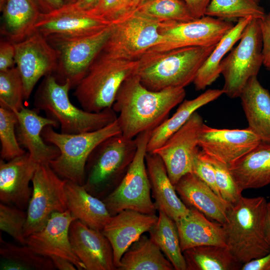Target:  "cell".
I'll return each mask as SVG.
<instances>
[{"label":"cell","instance_id":"obj_35","mask_svg":"<svg viewBox=\"0 0 270 270\" xmlns=\"http://www.w3.org/2000/svg\"><path fill=\"white\" fill-rule=\"evenodd\" d=\"M1 270H54L49 257L34 252L27 245L18 246L0 238Z\"/></svg>","mask_w":270,"mask_h":270},{"label":"cell","instance_id":"obj_40","mask_svg":"<svg viewBox=\"0 0 270 270\" xmlns=\"http://www.w3.org/2000/svg\"><path fill=\"white\" fill-rule=\"evenodd\" d=\"M202 152L204 158L214 168L216 183L220 196L230 204L236 202L242 196V191L234 180L229 166L206 154L202 150Z\"/></svg>","mask_w":270,"mask_h":270},{"label":"cell","instance_id":"obj_4","mask_svg":"<svg viewBox=\"0 0 270 270\" xmlns=\"http://www.w3.org/2000/svg\"><path fill=\"white\" fill-rule=\"evenodd\" d=\"M70 84L59 83L52 74L43 78L36 92L34 106L44 112L48 118L56 121L60 132L76 134L99 130L117 119L112 108L100 112H90L72 104L68 97Z\"/></svg>","mask_w":270,"mask_h":270},{"label":"cell","instance_id":"obj_52","mask_svg":"<svg viewBox=\"0 0 270 270\" xmlns=\"http://www.w3.org/2000/svg\"><path fill=\"white\" fill-rule=\"evenodd\" d=\"M146 0H132L130 6L129 14L134 12L140 5Z\"/></svg>","mask_w":270,"mask_h":270},{"label":"cell","instance_id":"obj_16","mask_svg":"<svg viewBox=\"0 0 270 270\" xmlns=\"http://www.w3.org/2000/svg\"><path fill=\"white\" fill-rule=\"evenodd\" d=\"M262 142L248 127L220 129L204 124L198 146L206 154L230 166L256 147Z\"/></svg>","mask_w":270,"mask_h":270},{"label":"cell","instance_id":"obj_44","mask_svg":"<svg viewBox=\"0 0 270 270\" xmlns=\"http://www.w3.org/2000/svg\"><path fill=\"white\" fill-rule=\"evenodd\" d=\"M14 44L8 40L0 42V71H4L16 66Z\"/></svg>","mask_w":270,"mask_h":270},{"label":"cell","instance_id":"obj_47","mask_svg":"<svg viewBox=\"0 0 270 270\" xmlns=\"http://www.w3.org/2000/svg\"><path fill=\"white\" fill-rule=\"evenodd\" d=\"M242 270H270V252L261 258L242 264Z\"/></svg>","mask_w":270,"mask_h":270},{"label":"cell","instance_id":"obj_34","mask_svg":"<svg viewBox=\"0 0 270 270\" xmlns=\"http://www.w3.org/2000/svg\"><path fill=\"white\" fill-rule=\"evenodd\" d=\"M158 212L157 222L148 231L150 237L166 256L174 270H187L176 222L162 211Z\"/></svg>","mask_w":270,"mask_h":270},{"label":"cell","instance_id":"obj_29","mask_svg":"<svg viewBox=\"0 0 270 270\" xmlns=\"http://www.w3.org/2000/svg\"><path fill=\"white\" fill-rule=\"evenodd\" d=\"M229 168L242 191L270 184V144L261 142Z\"/></svg>","mask_w":270,"mask_h":270},{"label":"cell","instance_id":"obj_43","mask_svg":"<svg viewBox=\"0 0 270 270\" xmlns=\"http://www.w3.org/2000/svg\"><path fill=\"white\" fill-rule=\"evenodd\" d=\"M192 172L197 176L220 196L216 183L214 168L204 158L202 150L200 149L194 158Z\"/></svg>","mask_w":270,"mask_h":270},{"label":"cell","instance_id":"obj_49","mask_svg":"<svg viewBox=\"0 0 270 270\" xmlns=\"http://www.w3.org/2000/svg\"><path fill=\"white\" fill-rule=\"evenodd\" d=\"M56 269L59 270H76V266L70 260L63 258L52 256L50 257Z\"/></svg>","mask_w":270,"mask_h":270},{"label":"cell","instance_id":"obj_54","mask_svg":"<svg viewBox=\"0 0 270 270\" xmlns=\"http://www.w3.org/2000/svg\"><path fill=\"white\" fill-rule=\"evenodd\" d=\"M267 68V70H270V66H269L268 68Z\"/></svg>","mask_w":270,"mask_h":270},{"label":"cell","instance_id":"obj_1","mask_svg":"<svg viewBox=\"0 0 270 270\" xmlns=\"http://www.w3.org/2000/svg\"><path fill=\"white\" fill-rule=\"evenodd\" d=\"M186 96L184 88L150 90L134 74L126 80L117 93L112 108L119 114L117 120L122 134L134 138L146 130H153L168 118L170 110Z\"/></svg>","mask_w":270,"mask_h":270},{"label":"cell","instance_id":"obj_51","mask_svg":"<svg viewBox=\"0 0 270 270\" xmlns=\"http://www.w3.org/2000/svg\"><path fill=\"white\" fill-rule=\"evenodd\" d=\"M100 0H76V2L81 8L87 10H92L98 4Z\"/></svg>","mask_w":270,"mask_h":270},{"label":"cell","instance_id":"obj_7","mask_svg":"<svg viewBox=\"0 0 270 270\" xmlns=\"http://www.w3.org/2000/svg\"><path fill=\"white\" fill-rule=\"evenodd\" d=\"M122 134L117 119L99 130L76 134L58 132L50 126L42 132L47 143L55 146L60 155L49 164L62 178L84 185L85 167L90 154L102 141L113 136Z\"/></svg>","mask_w":270,"mask_h":270},{"label":"cell","instance_id":"obj_12","mask_svg":"<svg viewBox=\"0 0 270 270\" xmlns=\"http://www.w3.org/2000/svg\"><path fill=\"white\" fill-rule=\"evenodd\" d=\"M67 180L60 178L48 164L38 165L32 180V192L24 230L26 238L43 228L52 214L68 210L65 192Z\"/></svg>","mask_w":270,"mask_h":270},{"label":"cell","instance_id":"obj_37","mask_svg":"<svg viewBox=\"0 0 270 270\" xmlns=\"http://www.w3.org/2000/svg\"><path fill=\"white\" fill-rule=\"evenodd\" d=\"M135 11L160 22L195 18L183 0H148Z\"/></svg>","mask_w":270,"mask_h":270},{"label":"cell","instance_id":"obj_25","mask_svg":"<svg viewBox=\"0 0 270 270\" xmlns=\"http://www.w3.org/2000/svg\"><path fill=\"white\" fill-rule=\"evenodd\" d=\"M198 210L190 208L188 214L176 222L182 251L206 245L226 246L223 226L208 220Z\"/></svg>","mask_w":270,"mask_h":270},{"label":"cell","instance_id":"obj_31","mask_svg":"<svg viewBox=\"0 0 270 270\" xmlns=\"http://www.w3.org/2000/svg\"><path fill=\"white\" fill-rule=\"evenodd\" d=\"M252 18H248L238 20L232 28L216 44L199 69L193 82L196 90L205 89L219 77L221 62L236 43L240 40L244 28Z\"/></svg>","mask_w":270,"mask_h":270},{"label":"cell","instance_id":"obj_39","mask_svg":"<svg viewBox=\"0 0 270 270\" xmlns=\"http://www.w3.org/2000/svg\"><path fill=\"white\" fill-rule=\"evenodd\" d=\"M23 82L16 66L0 71V106L13 111L24 108Z\"/></svg>","mask_w":270,"mask_h":270},{"label":"cell","instance_id":"obj_46","mask_svg":"<svg viewBox=\"0 0 270 270\" xmlns=\"http://www.w3.org/2000/svg\"><path fill=\"white\" fill-rule=\"evenodd\" d=\"M194 18L205 16L206 11L211 0H183Z\"/></svg>","mask_w":270,"mask_h":270},{"label":"cell","instance_id":"obj_9","mask_svg":"<svg viewBox=\"0 0 270 270\" xmlns=\"http://www.w3.org/2000/svg\"><path fill=\"white\" fill-rule=\"evenodd\" d=\"M152 131H144L136 137L137 150L132 161L117 186L102 200L112 216L125 210L156 214L157 208L150 197L151 186L146 164Z\"/></svg>","mask_w":270,"mask_h":270},{"label":"cell","instance_id":"obj_24","mask_svg":"<svg viewBox=\"0 0 270 270\" xmlns=\"http://www.w3.org/2000/svg\"><path fill=\"white\" fill-rule=\"evenodd\" d=\"M146 164L157 210L175 222L186 216L190 208L178 198L161 158L155 153L147 152Z\"/></svg>","mask_w":270,"mask_h":270},{"label":"cell","instance_id":"obj_36","mask_svg":"<svg viewBox=\"0 0 270 270\" xmlns=\"http://www.w3.org/2000/svg\"><path fill=\"white\" fill-rule=\"evenodd\" d=\"M266 14L260 0H211L205 13L230 22L248 18L262 19Z\"/></svg>","mask_w":270,"mask_h":270},{"label":"cell","instance_id":"obj_5","mask_svg":"<svg viewBox=\"0 0 270 270\" xmlns=\"http://www.w3.org/2000/svg\"><path fill=\"white\" fill-rule=\"evenodd\" d=\"M138 64V60L118 58L102 50L75 87L73 95L88 112L112 108L120 86L136 74Z\"/></svg>","mask_w":270,"mask_h":270},{"label":"cell","instance_id":"obj_20","mask_svg":"<svg viewBox=\"0 0 270 270\" xmlns=\"http://www.w3.org/2000/svg\"><path fill=\"white\" fill-rule=\"evenodd\" d=\"M72 250L86 270H114L112 245L102 231L92 228L78 220L70 226Z\"/></svg>","mask_w":270,"mask_h":270},{"label":"cell","instance_id":"obj_33","mask_svg":"<svg viewBox=\"0 0 270 270\" xmlns=\"http://www.w3.org/2000/svg\"><path fill=\"white\" fill-rule=\"evenodd\" d=\"M182 252L187 270H237L242 265L226 246H200Z\"/></svg>","mask_w":270,"mask_h":270},{"label":"cell","instance_id":"obj_11","mask_svg":"<svg viewBox=\"0 0 270 270\" xmlns=\"http://www.w3.org/2000/svg\"><path fill=\"white\" fill-rule=\"evenodd\" d=\"M161 22L134 11L113 22L102 51L128 60H138L161 40Z\"/></svg>","mask_w":270,"mask_h":270},{"label":"cell","instance_id":"obj_27","mask_svg":"<svg viewBox=\"0 0 270 270\" xmlns=\"http://www.w3.org/2000/svg\"><path fill=\"white\" fill-rule=\"evenodd\" d=\"M239 97L248 127L261 140L270 144V93L257 76L248 80Z\"/></svg>","mask_w":270,"mask_h":270},{"label":"cell","instance_id":"obj_42","mask_svg":"<svg viewBox=\"0 0 270 270\" xmlns=\"http://www.w3.org/2000/svg\"><path fill=\"white\" fill-rule=\"evenodd\" d=\"M131 1L132 0H100L96 6L88 12L112 24L129 14Z\"/></svg>","mask_w":270,"mask_h":270},{"label":"cell","instance_id":"obj_50","mask_svg":"<svg viewBox=\"0 0 270 270\" xmlns=\"http://www.w3.org/2000/svg\"><path fill=\"white\" fill-rule=\"evenodd\" d=\"M264 232L266 240L270 244V202H267L266 206Z\"/></svg>","mask_w":270,"mask_h":270},{"label":"cell","instance_id":"obj_26","mask_svg":"<svg viewBox=\"0 0 270 270\" xmlns=\"http://www.w3.org/2000/svg\"><path fill=\"white\" fill-rule=\"evenodd\" d=\"M0 34L14 43L20 42L35 31L42 13L34 0H0Z\"/></svg>","mask_w":270,"mask_h":270},{"label":"cell","instance_id":"obj_17","mask_svg":"<svg viewBox=\"0 0 270 270\" xmlns=\"http://www.w3.org/2000/svg\"><path fill=\"white\" fill-rule=\"evenodd\" d=\"M110 24L82 9L76 2L64 3L55 10L41 13L35 30L45 37L54 34L78 36L94 33Z\"/></svg>","mask_w":270,"mask_h":270},{"label":"cell","instance_id":"obj_19","mask_svg":"<svg viewBox=\"0 0 270 270\" xmlns=\"http://www.w3.org/2000/svg\"><path fill=\"white\" fill-rule=\"evenodd\" d=\"M38 166L28 152L8 161L0 159L1 202L27 210L32 192L30 183Z\"/></svg>","mask_w":270,"mask_h":270},{"label":"cell","instance_id":"obj_2","mask_svg":"<svg viewBox=\"0 0 270 270\" xmlns=\"http://www.w3.org/2000/svg\"><path fill=\"white\" fill-rule=\"evenodd\" d=\"M216 45L148 52L138 60L136 74L142 85L152 90L184 88L193 82L199 69Z\"/></svg>","mask_w":270,"mask_h":270},{"label":"cell","instance_id":"obj_38","mask_svg":"<svg viewBox=\"0 0 270 270\" xmlns=\"http://www.w3.org/2000/svg\"><path fill=\"white\" fill-rule=\"evenodd\" d=\"M18 118L16 112L0 106V159L8 161L26 153L19 144L16 126Z\"/></svg>","mask_w":270,"mask_h":270},{"label":"cell","instance_id":"obj_15","mask_svg":"<svg viewBox=\"0 0 270 270\" xmlns=\"http://www.w3.org/2000/svg\"><path fill=\"white\" fill-rule=\"evenodd\" d=\"M14 44L16 66L23 82L24 98L28 100L38 81L56 72L58 52L46 38L36 30Z\"/></svg>","mask_w":270,"mask_h":270},{"label":"cell","instance_id":"obj_8","mask_svg":"<svg viewBox=\"0 0 270 270\" xmlns=\"http://www.w3.org/2000/svg\"><path fill=\"white\" fill-rule=\"evenodd\" d=\"M112 24L88 34L46 37L58 54L57 68L52 75L60 84L68 82L74 88L102 52L112 32Z\"/></svg>","mask_w":270,"mask_h":270},{"label":"cell","instance_id":"obj_14","mask_svg":"<svg viewBox=\"0 0 270 270\" xmlns=\"http://www.w3.org/2000/svg\"><path fill=\"white\" fill-rule=\"evenodd\" d=\"M204 124L200 115L194 112L180 128L152 152L163 161L174 186L182 176L192 172L194 158L199 150L198 138Z\"/></svg>","mask_w":270,"mask_h":270},{"label":"cell","instance_id":"obj_41","mask_svg":"<svg viewBox=\"0 0 270 270\" xmlns=\"http://www.w3.org/2000/svg\"><path fill=\"white\" fill-rule=\"evenodd\" d=\"M27 220L26 212L2 202L0 204V230L14 240L26 245L24 227Z\"/></svg>","mask_w":270,"mask_h":270},{"label":"cell","instance_id":"obj_30","mask_svg":"<svg viewBox=\"0 0 270 270\" xmlns=\"http://www.w3.org/2000/svg\"><path fill=\"white\" fill-rule=\"evenodd\" d=\"M222 94V89H209L196 98L184 100L176 112L152 131L147 146V152L160 148L180 128L197 110L216 100Z\"/></svg>","mask_w":270,"mask_h":270},{"label":"cell","instance_id":"obj_21","mask_svg":"<svg viewBox=\"0 0 270 270\" xmlns=\"http://www.w3.org/2000/svg\"><path fill=\"white\" fill-rule=\"evenodd\" d=\"M158 220L155 214L132 210H123L112 216L102 232L112 245L116 270L126 251L144 233L148 232Z\"/></svg>","mask_w":270,"mask_h":270},{"label":"cell","instance_id":"obj_13","mask_svg":"<svg viewBox=\"0 0 270 270\" xmlns=\"http://www.w3.org/2000/svg\"><path fill=\"white\" fill-rule=\"evenodd\" d=\"M234 26L232 22L206 15L189 21L162 22L160 28V42L148 52L214 46Z\"/></svg>","mask_w":270,"mask_h":270},{"label":"cell","instance_id":"obj_32","mask_svg":"<svg viewBox=\"0 0 270 270\" xmlns=\"http://www.w3.org/2000/svg\"><path fill=\"white\" fill-rule=\"evenodd\" d=\"M174 268L150 238L142 235L122 256L118 270H172Z\"/></svg>","mask_w":270,"mask_h":270},{"label":"cell","instance_id":"obj_22","mask_svg":"<svg viewBox=\"0 0 270 270\" xmlns=\"http://www.w3.org/2000/svg\"><path fill=\"white\" fill-rule=\"evenodd\" d=\"M17 116L16 133L20 145L26 148L32 159L38 165L48 164L60 154L55 146L46 142L42 132L46 126L56 128L58 123L52 119L43 117L35 109L25 107L14 111Z\"/></svg>","mask_w":270,"mask_h":270},{"label":"cell","instance_id":"obj_6","mask_svg":"<svg viewBox=\"0 0 270 270\" xmlns=\"http://www.w3.org/2000/svg\"><path fill=\"white\" fill-rule=\"evenodd\" d=\"M137 150L136 138L122 134L100 142L90 154L85 167L84 186L92 195L102 200L120 182Z\"/></svg>","mask_w":270,"mask_h":270},{"label":"cell","instance_id":"obj_10","mask_svg":"<svg viewBox=\"0 0 270 270\" xmlns=\"http://www.w3.org/2000/svg\"><path fill=\"white\" fill-rule=\"evenodd\" d=\"M263 64L262 38L260 19L252 18L238 44L221 62L220 68L224 83V94L239 97L250 78L257 76Z\"/></svg>","mask_w":270,"mask_h":270},{"label":"cell","instance_id":"obj_18","mask_svg":"<svg viewBox=\"0 0 270 270\" xmlns=\"http://www.w3.org/2000/svg\"><path fill=\"white\" fill-rule=\"evenodd\" d=\"M76 220L68 210L52 214L43 228L26 238V245L38 254L49 258L58 256L71 262L78 270H86L70 242V228Z\"/></svg>","mask_w":270,"mask_h":270},{"label":"cell","instance_id":"obj_53","mask_svg":"<svg viewBox=\"0 0 270 270\" xmlns=\"http://www.w3.org/2000/svg\"><path fill=\"white\" fill-rule=\"evenodd\" d=\"M64 3H72L75 2L76 0H63Z\"/></svg>","mask_w":270,"mask_h":270},{"label":"cell","instance_id":"obj_23","mask_svg":"<svg viewBox=\"0 0 270 270\" xmlns=\"http://www.w3.org/2000/svg\"><path fill=\"white\" fill-rule=\"evenodd\" d=\"M177 194L188 208L224 224L231 204L218 196L206 184L192 172L188 173L174 185Z\"/></svg>","mask_w":270,"mask_h":270},{"label":"cell","instance_id":"obj_28","mask_svg":"<svg viewBox=\"0 0 270 270\" xmlns=\"http://www.w3.org/2000/svg\"><path fill=\"white\" fill-rule=\"evenodd\" d=\"M65 192L68 210L76 220L102 231L112 216L103 200L88 192L83 185L67 180Z\"/></svg>","mask_w":270,"mask_h":270},{"label":"cell","instance_id":"obj_48","mask_svg":"<svg viewBox=\"0 0 270 270\" xmlns=\"http://www.w3.org/2000/svg\"><path fill=\"white\" fill-rule=\"evenodd\" d=\"M42 13L55 10L64 5L63 0H34Z\"/></svg>","mask_w":270,"mask_h":270},{"label":"cell","instance_id":"obj_45","mask_svg":"<svg viewBox=\"0 0 270 270\" xmlns=\"http://www.w3.org/2000/svg\"><path fill=\"white\" fill-rule=\"evenodd\" d=\"M262 38L263 64L267 68L270 66V12L260 19Z\"/></svg>","mask_w":270,"mask_h":270},{"label":"cell","instance_id":"obj_3","mask_svg":"<svg viewBox=\"0 0 270 270\" xmlns=\"http://www.w3.org/2000/svg\"><path fill=\"white\" fill-rule=\"evenodd\" d=\"M266 204L263 196H242L228 210L226 222L222 224L226 247L242 264L270 252L264 232Z\"/></svg>","mask_w":270,"mask_h":270}]
</instances>
